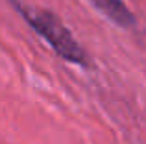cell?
<instances>
[{"instance_id": "cell-1", "label": "cell", "mask_w": 146, "mask_h": 144, "mask_svg": "<svg viewBox=\"0 0 146 144\" xmlns=\"http://www.w3.org/2000/svg\"><path fill=\"white\" fill-rule=\"evenodd\" d=\"M13 6L17 7L21 17L28 22L30 28L37 35L43 37L61 59H65L67 63H72V65H78L82 69H91V59L87 55V52L74 39L70 30L61 22V18L57 15H54L48 9H30V7L21 6L15 0Z\"/></svg>"}, {"instance_id": "cell-2", "label": "cell", "mask_w": 146, "mask_h": 144, "mask_svg": "<svg viewBox=\"0 0 146 144\" xmlns=\"http://www.w3.org/2000/svg\"><path fill=\"white\" fill-rule=\"evenodd\" d=\"M107 20H111L118 28L129 30L135 26V15L129 11V7L124 4V0H89Z\"/></svg>"}]
</instances>
